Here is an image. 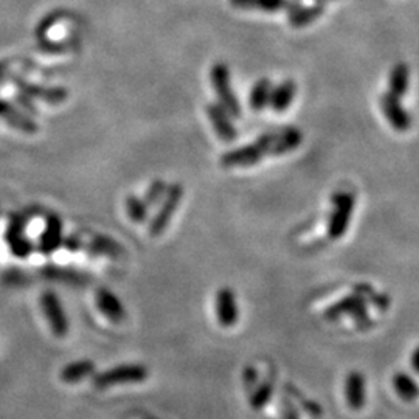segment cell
<instances>
[{
  "instance_id": "cell-10",
  "label": "cell",
  "mask_w": 419,
  "mask_h": 419,
  "mask_svg": "<svg viewBox=\"0 0 419 419\" xmlns=\"http://www.w3.org/2000/svg\"><path fill=\"white\" fill-rule=\"evenodd\" d=\"M24 230H25V222L21 216L13 217V221L6 230V241L8 244H10L11 252L19 258L29 257L33 250L31 242L24 237Z\"/></svg>"
},
{
  "instance_id": "cell-11",
  "label": "cell",
  "mask_w": 419,
  "mask_h": 419,
  "mask_svg": "<svg viewBox=\"0 0 419 419\" xmlns=\"http://www.w3.org/2000/svg\"><path fill=\"white\" fill-rule=\"evenodd\" d=\"M208 118L212 121L213 129L216 130L217 137H219L222 142H233L237 138V129L233 128L230 115L225 112L222 106H217V104H210L207 108Z\"/></svg>"
},
{
  "instance_id": "cell-6",
  "label": "cell",
  "mask_w": 419,
  "mask_h": 419,
  "mask_svg": "<svg viewBox=\"0 0 419 419\" xmlns=\"http://www.w3.org/2000/svg\"><path fill=\"white\" fill-rule=\"evenodd\" d=\"M41 306L48 325L56 337L68 334V319L55 292H43L41 296Z\"/></svg>"
},
{
  "instance_id": "cell-25",
  "label": "cell",
  "mask_w": 419,
  "mask_h": 419,
  "mask_svg": "<svg viewBox=\"0 0 419 419\" xmlns=\"http://www.w3.org/2000/svg\"><path fill=\"white\" fill-rule=\"evenodd\" d=\"M274 395V386L272 382L264 381L261 386L250 395V405L253 410H261L269 404L270 398Z\"/></svg>"
},
{
  "instance_id": "cell-16",
  "label": "cell",
  "mask_w": 419,
  "mask_h": 419,
  "mask_svg": "<svg viewBox=\"0 0 419 419\" xmlns=\"http://www.w3.org/2000/svg\"><path fill=\"white\" fill-rule=\"evenodd\" d=\"M296 93V86L292 80L283 81L281 84H278L275 89H272V93H270V101L269 106L272 108L275 112L281 113L287 108H291V104L295 98Z\"/></svg>"
},
{
  "instance_id": "cell-18",
  "label": "cell",
  "mask_w": 419,
  "mask_h": 419,
  "mask_svg": "<svg viewBox=\"0 0 419 419\" xmlns=\"http://www.w3.org/2000/svg\"><path fill=\"white\" fill-rule=\"evenodd\" d=\"M95 373V363L90 361H78L66 365L63 370H61L59 378L66 383H76L86 378L92 376Z\"/></svg>"
},
{
  "instance_id": "cell-27",
  "label": "cell",
  "mask_w": 419,
  "mask_h": 419,
  "mask_svg": "<svg viewBox=\"0 0 419 419\" xmlns=\"http://www.w3.org/2000/svg\"><path fill=\"white\" fill-rule=\"evenodd\" d=\"M165 193H167V183H165L163 180H154V182L151 183V187L148 188L146 195H145V197H143L145 204H146L148 207H154V205H157V204H159V200L163 199Z\"/></svg>"
},
{
  "instance_id": "cell-24",
  "label": "cell",
  "mask_w": 419,
  "mask_h": 419,
  "mask_svg": "<svg viewBox=\"0 0 419 419\" xmlns=\"http://www.w3.org/2000/svg\"><path fill=\"white\" fill-rule=\"evenodd\" d=\"M148 208L150 207L145 204L143 199H140L137 196L126 197V213L133 222H137V224L145 222L148 217Z\"/></svg>"
},
{
  "instance_id": "cell-8",
  "label": "cell",
  "mask_w": 419,
  "mask_h": 419,
  "mask_svg": "<svg viewBox=\"0 0 419 419\" xmlns=\"http://www.w3.org/2000/svg\"><path fill=\"white\" fill-rule=\"evenodd\" d=\"M14 83L19 86V90L24 92L30 98H39L48 104H61L64 103L67 98V90L61 89V87H43L38 84H31L21 80V78H16Z\"/></svg>"
},
{
  "instance_id": "cell-12",
  "label": "cell",
  "mask_w": 419,
  "mask_h": 419,
  "mask_svg": "<svg viewBox=\"0 0 419 419\" xmlns=\"http://www.w3.org/2000/svg\"><path fill=\"white\" fill-rule=\"evenodd\" d=\"M0 118L6 121L8 126L21 130V133H25V134L38 133V125L34 123L30 117L24 115L22 112L17 110L11 103H8L5 100H0Z\"/></svg>"
},
{
  "instance_id": "cell-22",
  "label": "cell",
  "mask_w": 419,
  "mask_h": 419,
  "mask_svg": "<svg viewBox=\"0 0 419 419\" xmlns=\"http://www.w3.org/2000/svg\"><path fill=\"white\" fill-rule=\"evenodd\" d=\"M270 93H272V84H270L269 80H259L255 86L252 87L250 92V108L253 110H263L269 101H270Z\"/></svg>"
},
{
  "instance_id": "cell-14",
  "label": "cell",
  "mask_w": 419,
  "mask_h": 419,
  "mask_svg": "<svg viewBox=\"0 0 419 419\" xmlns=\"http://www.w3.org/2000/svg\"><path fill=\"white\" fill-rule=\"evenodd\" d=\"M63 244V222L58 216H50L39 239V250L42 253H53Z\"/></svg>"
},
{
  "instance_id": "cell-23",
  "label": "cell",
  "mask_w": 419,
  "mask_h": 419,
  "mask_svg": "<svg viewBox=\"0 0 419 419\" xmlns=\"http://www.w3.org/2000/svg\"><path fill=\"white\" fill-rule=\"evenodd\" d=\"M90 250L95 253H100V255L112 257V258H118L125 255L123 247H121L118 242L112 241L110 238H106V237H95L90 244Z\"/></svg>"
},
{
  "instance_id": "cell-21",
  "label": "cell",
  "mask_w": 419,
  "mask_h": 419,
  "mask_svg": "<svg viewBox=\"0 0 419 419\" xmlns=\"http://www.w3.org/2000/svg\"><path fill=\"white\" fill-rule=\"evenodd\" d=\"M323 11H325V6H323V4H316V5L306 6V8H299V10L291 13L289 22L295 29L306 27V25L312 24L314 21H317L319 17L323 14Z\"/></svg>"
},
{
  "instance_id": "cell-29",
  "label": "cell",
  "mask_w": 419,
  "mask_h": 419,
  "mask_svg": "<svg viewBox=\"0 0 419 419\" xmlns=\"http://www.w3.org/2000/svg\"><path fill=\"white\" fill-rule=\"evenodd\" d=\"M412 365L415 366V370L419 371V348L415 351V354L412 356Z\"/></svg>"
},
{
  "instance_id": "cell-3",
  "label": "cell",
  "mask_w": 419,
  "mask_h": 419,
  "mask_svg": "<svg viewBox=\"0 0 419 419\" xmlns=\"http://www.w3.org/2000/svg\"><path fill=\"white\" fill-rule=\"evenodd\" d=\"M210 76H212V84L213 89L219 98L222 108L225 112L229 113L232 117H241V106L234 97V93L232 90V83H230V72L229 67L222 63H217L212 67V72H210Z\"/></svg>"
},
{
  "instance_id": "cell-9",
  "label": "cell",
  "mask_w": 419,
  "mask_h": 419,
  "mask_svg": "<svg viewBox=\"0 0 419 419\" xmlns=\"http://www.w3.org/2000/svg\"><path fill=\"white\" fill-rule=\"evenodd\" d=\"M381 106L383 110V115L387 117L391 126L395 128L396 130L404 133V130H407L410 128V123H412V121H410L408 113L403 108V104H400L398 97H393V95L386 93L381 100Z\"/></svg>"
},
{
  "instance_id": "cell-1",
  "label": "cell",
  "mask_w": 419,
  "mask_h": 419,
  "mask_svg": "<svg viewBox=\"0 0 419 419\" xmlns=\"http://www.w3.org/2000/svg\"><path fill=\"white\" fill-rule=\"evenodd\" d=\"M275 138L274 133H267L261 135L255 143L246 145L238 150H233L221 157V165L224 168H249L253 165H258L266 155H270Z\"/></svg>"
},
{
  "instance_id": "cell-19",
  "label": "cell",
  "mask_w": 419,
  "mask_h": 419,
  "mask_svg": "<svg viewBox=\"0 0 419 419\" xmlns=\"http://www.w3.org/2000/svg\"><path fill=\"white\" fill-rule=\"evenodd\" d=\"M233 6L242 10H263V11H278L283 8H295V4L289 0H230Z\"/></svg>"
},
{
  "instance_id": "cell-20",
  "label": "cell",
  "mask_w": 419,
  "mask_h": 419,
  "mask_svg": "<svg viewBox=\"0 0 419 419\" xmlns=\"http://www.w3.org/2000/svg\"><path fill=\"white\" fill-rule=\"evenodd\" d=\"M410 70L404 63H399L393 67L390 73V95L398 98H403L408 90Z\"/></svg>"
},
{
  "instance_id": "cell-17",
  "label": "cell",
  "mask_w": 419,
  "mask_h": 419,
  "mask_svg": "<svg viewBox=\"0 0 419 419\" xmlns=\"http://www.w3.org/2000/svg\"><path fill=\"white\" fill-rule=\"evenodd\" d=\"M345 396L348 405L359 410L365 404V381L357 371L348 374L345 382Z\"/></svg>"
},
{
  "instance_id": "cell-7",
  "label": "cell",
  "mask_w": 419,
  "mask_h": 419,
  "mask_svg": "<svg viewBox=\"0 0 419 419\" xmlns=\"http://www.w3.org/2000/svg\"><path fill=\"white\" fill-rule=\"evenodd\" d=\"M216 317L222 328H233L237 325L239 317L237 296L229 287H222L216 294Z\"/></svg>"
},
{
  "instance_id": "cell-5",
  "label": "cell",
  "mask_w": 419,
  "mask_h": 419,
  "mask_svg": "<svg viewBox=\"0 0 419 419\" xmlns=\"http://www.w3.org/2000/svg\"><path fill=\"white\" fill-rule=\"evenodd\" d=\"M333 214L329 217V238L340 239L348 229L349 217L353 214L354 197L349 193H336L333 197Z\"/></svg>"
},
{
  "instance_id": "cell-2",
  "label": "cell",
  "mask_w": 419,
  "mask_h": 419,
  "mask_svg": "<svg viewBox=\"0 0 419 419\" xmlns=\"http://www.w3.org/2000/svg\"><path fill=\"white\" fill-rule=\"evenodd\" d=\"M150 376V371L145 365L128 363L118 365L113 368L100 373L93 378V387L98 390H106L110 387L120 386V383H137L143 382Z\"/></svg>"
},
{
  "instance_id": "cell-15",
  "label": "cell",
  "mask_w": 419,
  "mask_h": 419,
  "mask_svg": "<svg viewBox=\"0 0 419 419\" xmlns=\"http://www.w3.org/2000/svg\"><path fill=\"white\" fill-rule=\"evenodd\" d=\"M303 142V134L296 128H283L275 130V138L270 155H284L294 151Z\"/></svg>"
},
{
  "instance_id": "cell-13",
  "label": "cell",
  "mask_w": 419,
  "mask_h": 419,
  "mask_svg": "<svg viewBox=\"0 0 419 419\" xmlns=\"http://www.w3.org/2000/svg\"><path fill=\"white\" fill-rule=\"evenodd\" d=\"M97 304L101 314H104L110 321L121 323L126 319V311L123 303L118 300L115 294H112L109 289H98L97 291Z\"/></svg>"
},
{
  "instance_id": "cell-4",
  "label": "cell",
  "mask_w": 419,
  "mask_h": 419,
  "mask_svg": "<svg viewBox=\"0 0 419 419\" xmlns=\"http://www.w3.org/2000/svg\"><path fill=\"white\" fill-rule=\"evenodd\" d=\"M183 197V187L180 183H172L171 187L167 188V193L163 196V204L160 205V210L152 217L150 224V234L152 238L160 237V234L168 229L170 221L172 219L174 213L179 208Z\"/></svg>"
},
{
  "instance_id": "cell-28",
  "label": "cell",
  "mask_w": 419,
  "mask_h": 419,
  "mask_svg": "<svg viewBox=\"0 0 419 419\" xmlns=\"http://www.w3.org/2000/svg\"><path fill=\"white\" fill-rule=\"evenodd\" d=\"M281 413H283L284 419H299L296 418V413L294 412L292 405L289 404V400H287L286 398L281 399Z\"/></svg>"
},
{
  "instance_id": "cell-26",
  "label": "cell",
  "mask_w": 419,
  "mask_h": 419,
  "mask_svg": "<svg viewBox=\"0 0 419 419\" xmlns=\"http://www.w3.org/2000/svg\"><path fill=\"white\" fill-rule=\"evenodd\" d=\"M395 388L398 391V395L405 400H413L418 396L416 383L410 378L404 376V374H399V376L395 379Z\"/></svg>"
}]
</instances>
